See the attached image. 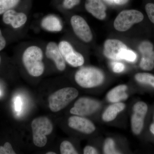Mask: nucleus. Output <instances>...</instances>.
Returning <instances> with one entry per match:
<instances>
[{
  "mask_svg": "<svg viewBox=\"0 0 154 154\" xmlns=\"http://www.w3.org/2000/svg\"><path fill=\"white\" fill-rule=\"evenodd\" d=\"M145 9L149 19L154 24V4L152 3L146 4Z\"/></svg>",
  "mask_w": 154,
  "mask_h": 154,
  "instance_id": "26",
  "label": "nucleus"
},
{
  "mask_svg": "<svg viewBox=\"0 0 154 154\" xmlns=\"http://www.w3.org/2000/svg\"><path fill=\"white\" fill-rule=\"evenodd\" d=\"M56 153L54 152H48L46 153V154H56Z\"/></svg>",
  "mask_w": 154,
  "mask_h": 154,
  "instance_id": "34",
  "label": "nucleus"
},
{
  "mask_svg": "<svg viewBox=\"0 0 154 154\" xmlns=\"http://www.w3.org/2000/svg\"><path fill=\"white\" fill-rule=\"evenodd\" d=\"M110 4H115L117 5H124L126 4L129 0H105Z\"/></svg>",
  "mask_w": 154,
  "mask_h": 154,
  "instance_id": "30",
  "label": "nucleus"
},
{
  "mask_svg": "<svg viewBox=\"0 0 154 154\" xmlns=\"http://www.w3.org/2000/svg\"><path fill=\"white\" fill-rule=\"evenodd\" d=\"M20 0H0V15L11 10L18 5Z\"/></svg>",
  "mask_w": 154,
  "mask_h": 154,
  "instance_id": "20",
  "label": "nucleus"
},
{
  "mask_svg": "<svg viewBox=\"0 0 154 154\" xmlns=\"http://www.w3.org/2000/svg\"><path fill=\"white\" fill-rule=\"evenodd\" d=\"M148 111V106L144 102H139L133 107L131 117V128L134 134H139L142 131L145 117Z\"/></svg>",
  "mask_w": 154,
  "mask_h": 154,
  "instance_id": "9",
  "label": "nucleus"
},
{
  "mask_svg": "<svg viewBox=\"0 0 154 154\" xmlns=\"http://www.w3.org/2000/svg\"><path fill=\"white\" fill-rule=\"evenodd\" d=\"M127 89V87L125 85H120L115 87L107 94V100L113 103L125 100L128 97L127 94L125 93Z\"/></svg>",
  "mask_w": 154,
  "mask_h": 154,
  "instance_id": "16",
  "label": "nucleus"
},
{
  "mask_svg": "<svg viewBox=\"0 0 154 154\" xmlns=\"http://www.w3.org/2000/svg\"><path fill=\"white\" fill-rule=\"evenodd\" d=\"M112 66L113 71L115 73L121 72L125 69L124 65L121 63H113L112 64Z\"/></svg>",
  "mask_w": 154,
  "mask_h": 154,
  "instance_id": "28",
  "label": "nucleus"
},
{
  "mask_svg": "<svg viewBox=\"0 0 154 154\" xmlns=\"http://www.w3.org/2000/svg\"><path fill=\"white\" fill-rule=\"evenodd\" d=\"M84 153L85 154H98V152L96 149L91 146H86L84 149Z\"/></svg>",
  "mask_w": 154,
  "mask_h": 154,
  "instance_id": "29",
  "label": "nucleus"
},
{
  "mask_svg": "<svg viewBox=\"0 0 154 154\" xmlns=\"http://www.w3.org/2000/svg\"><path fill=\"white\" fill-rule=\"evenodd\" d=\"M85 9L95 18L103 20L106 17V7L101 0H86Z\"/></svg>",
  "mask_w": 154,
  "mask_h": 154,
  "instance_id": "14",
  "label": "nucleus"
},
{
  "mask_svg": "<svg viewBox=\"0 0 154 154\" xmlns=\"http://www.w3.org/2000/svg\"><path fill=\"white\" fill-rule=\"evenodd\" d=\"M61 54L65 60L72 66H82L85 63L84 57L74 50L71 45L66 41H62L58 45Z\"/></svg>",
  "mask_w": 154,
  "mask_h": 154,
  "instance_id": "6",
  "label": "nucleus"
},
{
  "mask_svg": "<svg viewBox=\"0 0 154 154\" xmlns=\"http://www.w3.org/2000/svg\"><path fill=\"white\" fill-rule=\"evenodd\" d=\"M104 79L103 73L94 67H84L80 69L75 75V80L83 88H94L101 85Z\"/></svg>",
  "mask_w": 154,
  "mask_h": 154,
  "instance_id": "4",
  "label": "nucleus"
},
{
  "mask_svg": "<svg viewBox=\"0 0 154 154\" xmlns=\"http://www.w3.org/2000/svg\"><path fill=\"white\" fill-rule=\"evenodd\" d=\"M27 17L25 14L18 13L14 10H10L3 15V21L5 24L11 25L13 28H18L25 25Z\"/></svg>",
  "mask_w": 154,
  "mask_h": 154,
  "instance_id": "13",
  "label": "nucleus"
},
{
  "mask_svg": "<svg viewBox=\"0 0 154 154\" xmlns=\"http://www.w3.org/2000/svg\"><path fill=\"white\" fill-rule=\"evenodd\" d=\"M100 104L90 98H80L75 102L74 106L70 110L71 113L79 116L91 115L99 109Z\"/></svg>",
  "mask_w": 154,
  "mask_h": 154,
  "instance_id": "7",
  "label": "nucleus"
},
{
  "mask_svg": "<svg viewBox=\"0 0 154 154\" xmlns=\"http://www.w3.org/2000/svg\"><path fill=\"white\" fill-rule=\"evenodd\" d=\"M68 125L73 129L86 134H90L95 130L94 124L90 120L80 116H72L69 119Z\"/></svg>",
  "mask_w": 154,
  "mask_h": 154,
  "instance_id": "11",
  "label": "nucleus"
},
{
  "mask_svg": "<svg viewBox=\"0 0 154 154\" xmlns=\"http://www.w3.org/2000/svg\"><path fill=\"white\" fill-rule=\"evenodd\" d=\"M11 144L6 142L4 146H0V154H16Z\"/></svg>",
  "mask_w": 154,
  "mask_h": 154,
  "instance_id": "25",
  "label": "nucleus"
},
{
  "mask_svg": "<svg viewBox=\"0 0 154 154\" xmlns=\"http://www.w3.org/2000/svg\"><path fill=\"white\" fill-rule=\"evenodd\" d=\"M46 57L52 60L55 64L57 68L60 71L66 69L64 59L61 54L58 45L53 42H51L47 44L45 50Z\"/></svg>",
  "mask_w": 154,
  "mask_h": 154,
  "instance_id": "12",
  "label": "nucleus"
},
{
  "mask_svg": "<svg viewBox=\"0 0 154 154\" xmlns=\"http://www.w3.org/2000/svg\"><path fill=\"white\" fill-rule=\"evenodd\" d=\"M15 106L16 110L18 112L20 111L21 110V106H22V102L19 97H17L16 98L15 102Z\"/></svg>",
  "mask_w": 154,
  "mask_h": 154,
  "instance_id": "32",
  "label": "nucleus"
},
{
  "mask_svg": "<svg viewBox=\"0 0 154 154\" xmlns=\"http://www.w3.org/2000/svg\"><path fill=\"white\" fill-rule=\"evenodd\" d=\"M31 128L33 143L38 147H44L47 142L46 136L51 134L53 129L52 122L47 117L40 116L33 119Z\"/></svg>",
  "mask_w": 154,
  "mask_h": 154,
  "instance_id": "3",
  "label": "nucleus"
},
{
  "mask_svg": "<svg viewBox=\"0 0 154 154\" xmlns=\"http://www.w3.org/2000/svg\"><path fill=\"white\" fill-rule=\"evenodd\" d=\"M79 91L73 88H66L58 90L51 94L48 98L49 107L53 112L64 109L77 98Z\"/></svg>",
  "mask_w": 154,
  "mask_h": 154,
  "instance_id": "2",
  "label": "nucleus"
},
{
  "mask_svg": "<svg viewBox=\"0 0 154 154\" xmlns=\"http://www.w3.org/2000/svg\"><path fill=\"white\" fill-rule=\"evenodd\" d=\"M140 67L144 70H152L154 68V61L142 57L140 61Z\"/></svg>",
  "mask_w": 154,
  "mask_h": 154,
  "instance_id": "24",
  "label": "nucleus"
},
{
  "mask_svg": "<svg viewBox=\"0 0 154 154\" xmlns=\"http://www.w3.org/2000/svg\"><path fill=\"white\" fill-rule=\"evenodd\" d=\"M1 95H2V93H1V91H0V96H1Z\"/></svg>",
  "mask_w": 154,
  "mask_h": 154,
  "instance_id": "36",
  "label": "nucleus"
},
{
  "mask_svg": "<svg viewBox=\"0 0 154 154\" xmlns=\"http://www.w3.org/2000/svg\"><path fill=\"white\" fill-rule=\"evenodd\" d=\"M120 60L123 59L129 62H134L137 58L136 54L132 51L124 50L120 54Z\"/></svg>",
  "mask_w": 154,
  "mask_h": 154,
  "instance_id": "23",
  "label": "nucleus"
},
{
  "mask_svg": "<svg viewBox=\"0 0 154 154\" xmlns=\"http://www.w3.org/2000/svg\"><path fill=\"white\" fill-rule=\"evenodd\" d=\"M71 24L76 35L81 40L89 42L93 38V34L89 25L85 19L78 15L71 19Z\"/></svg>",
  "mask_w": 154,
  "mask_h": 154,
  "instance_id": "8",
  "label": "nucleus"
},
{
  "mask_svg": "<svg viewBox=\"0 0 154 154\" xmlns=\"http://www.w3.org/2000/svg\"><path fill=\"white\" fill-rule=\"evenodd\" d=\"M104 151L105 154H107L119 153L116 150L114 141L111 138H107L105 141L104 145Z\"/></svg>",
  "mask_w": 154,
  "mask_h": 154,
  "instance_id": "22",
  "label": "nucleus"
},
{
  "mask_svg": "<svg viewBox=\"0 0 154 154\" xmlns=\"http://www.w3.org/2000/svg\"><path fill=\"white\" fill-rule=\"evenodd\" d=\"M125 108V105L121 102H116L110 105L105 110L102 115V119L104 121L110 122L114 120L118 113Z\"/></svg>",
  "mask_w": 154,
  "mask_h": 154,
  "instance_id": "17",
  "label": "nucleus"
},
{
  "mask_svg": "<svg viewBox=\"0 0 154 154\" xmlns=\"http://www.w3.org/2000/svg\"><path fill=\"white\" fill-rule=\"evenodd\" d=\"M1 56H0V64H1Z\"/></svg>",
  "mask_w": 154,
  "mask_h": 154,
  "instance_id": "35",
  "label": "nucleus"
},
{
  "mask_svg": "<svg viewBox=\"0 0 154 154\" xmlns=\"http://www.w3.org/2000/svg\"><path fill=\"white\" fill-rule=\"evenodd\" d=\"M6 41L2 34V31L0 30V51L2 50L5 47Z\"/></svg>",
  "mask_w": 154,
  "mask_h": 154,
  "instance_id": "31",
  "label": "nucleus"
},
{
  "mask_svg": "<svg viewBox=\"0 0 154 154\" xmlns=\"http://www.w3.org/2000/svg\"><path fill=\"white\" fill-rule=\"evenodd\" d=\"M41 26L44 29L50 32H59L63 28L60 19L52 15H48L42 19Z\"/></svg>",
  "mask_w": 154,
  "mask_h": 154,
  "instance_id": "15",
  "label": "nucleus"
},
{
  "mask_svg": "<svg viewBox=\"0 0 154 154\" xmlns=\"http://www.w3.org/2000/svg\"><path fill=\"white\" fill-rule=\"evenodd\" d=\"M150 131L153 134H154V123H152V124H151V125H150Z\"/></svg>",
  "mask_w": 154,
  "mask_h": 154,
  "instance_id": "33",
  "label": "nucleus"
},
{
  "mask_svg": "<svg viewBox=\"0 0 154 154\" xmlns=\"http://www.w3.org/2000/svg\"><path fill=\"white\" fill-rule=\"evenodd\" d=\"M43 57V51L38 46L32 45L25 50L22 55V62L30 75L38 77L43 73L45 65Z\"/></svg>",
  "mask_w": 154,
  "mask_h": 154,
  "instance_id": "1",
  "label": "nucleus"
},
{
  "mask_svg": "<svg viewBox=\"0 0 154 154\" xmlns=\"http://www.w3.org/2000/svg\"><path fill=\"white\" fill-rule=\"evenodd\" d=\"M139 82L147 84L154 88V76L147 73H139L135 76Z\"/></svg>",
  "mask_w": 154,
  "mask_h": 154,
  "instance_id": "19",
  "label": "nucleus"
},
{
  "mask_svg": "<svg viewBox=\"0 0 154 154\" xmlns=\"http://www.w3.org/2000/svg\"><path fill=\"white\" fill-rule=\"evenodd\" d=\"M139 50L142 54V57L154 61L153 46L151 42H143L140 45Z\"/></svg>",
  "mask_w": 154,
  "mask_h": 154,
  "instance_id": "18",
  "label": "nucleus"
},
{
  "mask_svg": "<svg viewBox=\"0 0 154 154\" xmlns=\"http://www.w3.org/2000/svg\"><path fill=\"white\" fill-rule=\"evenodd\" d=\"M127 47L123 42L117 39H108L104 44L103 53L108 58L113 60H120V54Z\"/></svg>",
  "mask_w": 154,
  "mask_h": 154,
  "instance_id": "10",
  "label": "nucleus"
},
{
  "mask_svg": "<svg viewBox=\"0 0 154 154\" xmlns=\"http://www.w3.org/2000/svg\"><path fill=\"white\" fill-rule=\"evenodd\" d=\"M80 0H64V8L66 9L72 8L75 6L79 4Z\"/></svg>",
  "mask_w": 154,
  "mask_h": 154,
  "instance_id": "27",
  "label": "nucleus"
},
{
  "mask_svg": "<svg viewBox=\"0 0 154 154\" xmlns=\"http://www.w3.org/2000/svg\"><path fill=\"white\" fill-rule=\"evenodd\" d=\"M60 151L62 154H77L73 146L68 141L65 140L61 143Z\"/></svg>",
  "mask_w": 154,
  "mask_h": 154,
  "instance_id": "21",
  "label": "nucleus"
},
{
  "mask_svg": "<svg viewBox=\"0 0 154 154\" xmlns=\"http://www.w3.org/2000/svg\"><path fill=\"white\" fill-rule=\"evenodd\" d=\"M143 14L137 10H125L122 11L114 21V28L119 31H125L131 28L134 24L143 21Z\"/></svg>",
  "mask_w": 154,
  "mask_h": 154,
  "instance_id": "5",
  "label": "nucleus"
}]
</instances>
